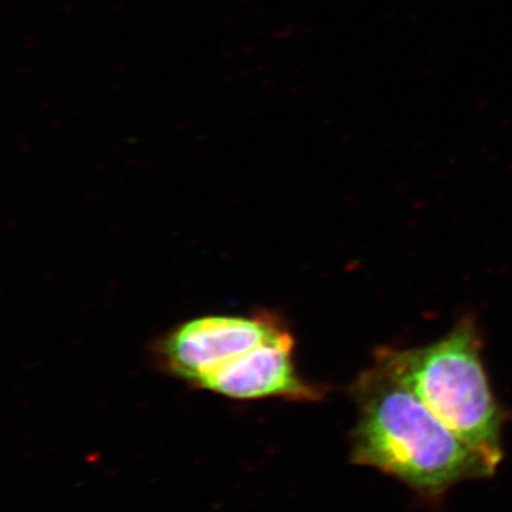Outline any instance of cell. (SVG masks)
Segmentation results:
<instances>
[{"instance_id":"3","label":"cell","mask_w":512,"mask_h":512,"mask_svg":"<svg viewBox=\"0 0 512 512\" xmlns=\"http://www.w3.org/2000/svg\"><path fill=\"white\" fill-rule=\"evenodd\" d=\"M278 313L205 315L185 320L153 343L151 356L165 375L197 389L210 373L288 330Z\"/></svg>"},{"instance_id":"2","label":"cell","mask_w":512,"mask_h":512,"mask_svg":"<svg viewBox=\"0 0 512 512\" xmlns=\"http://www.w3.org/2000/svg\"><path fill=\"white\" fill-rule=\"evenodd\" d=\"M373 356L497 470L503 461L507 413L491 387L483 360V336L476 316H463L447 335L412 349L382 346Z\"/></svg>"},{"instance_id":"4","label":"cell","mask_w":512,"mask_h":512,"mask_svg":"<svg viewBox=\"0 0 512 512\" xmlns=\"http://www.w3.org/2000/svg\"><path fill=\"white\" fill-rule=\"evenodd\" d=\"M295 356V335L288 329L218 367L197 389L241 402H319L328 389L306 380L299 372Z\"/></svg>"},{"instance_id":"1","label":"cell","mask_w":512,"mask_h":512,"mask_svg":"<svg viewBox=\"0 0 512 512\" xmlns=\"http://www.w3.org/2000/svg\"><path fill=\"white\" fill-rule=\"evenodd\" d=\"M350 397L357 409L350 434L355 466L376 468L429 498L495 473L377 357L353 380Z\"/></svg>"}]
</instances>
